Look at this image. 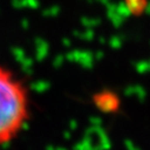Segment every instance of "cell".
<instances>
[{
	"label": "cell",
	"mask_w": 150,
	"mask_h": 150,
	"mask_svg": "<svg viewBox=\"0 0 150 150\" xmlns=\"http://www.w3.org/2000/svg\"><path fill=\"white\" fill-rule=\"evenodd\" d=\"M125 4L134 16H141L146 8V0H125Z\"/></svg>",
	"instance_id": "obj_2"
},
{
	"label": "cell",
	"mask_w": 150,
	"mask_h": 150,
	"mask_svg": "<svg viewBox=\"0 0 150 150\" xmlns=\"http://www.w3.org/2000/svg\"><path fill=\"white\" fill-rule=\"evenodd\" d=\"M100 102V105L104 110H116L118 108V99L114 96V95H110V93H106L103 96V99L99 100Z\"/></svg>",
	"instance_id": "obj_3"
},
{
	"label": "cell",
	"mask_w": 150,
	"mask_h": 150,
	"mask_svg": "<svg viewBox=\"0 0 150 150\" xmlns=\"http://www.w3.org/2000/svg\"><path fill=\"white\" fill-rule=\"evenodd\" d=\"M30 116L28 93L14 73L0 65V145L12 142Z\"/></svg>",
	"instance_id": "obj_1"
}]
</instances>
